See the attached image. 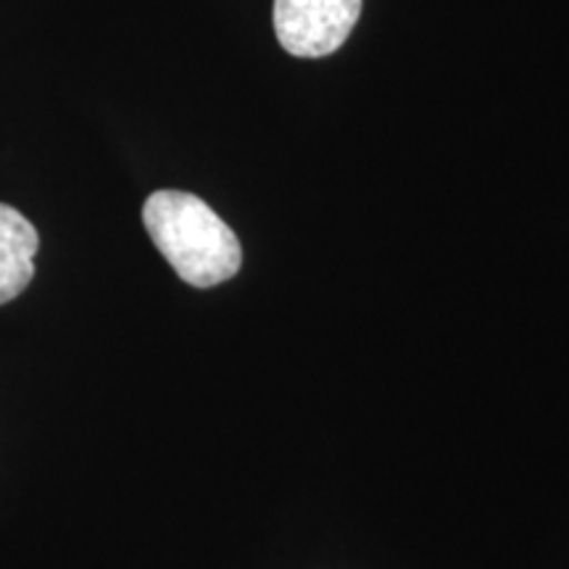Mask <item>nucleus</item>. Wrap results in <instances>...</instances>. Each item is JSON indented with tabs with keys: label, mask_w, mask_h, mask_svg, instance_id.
I'll list each match as a JSON object with an SVG mask.
<instances>
[{
	"label": "nucleus",
	"mask_w": 569,
	"mask_h": 569,
	"mask_svg": "<svg viewBox=\"0 0 569 569\" xmlns=\"http://www.w3.org/2000/svg\"><path fill=\"white\" fill-rule=\"evenodd\" d=\"M365 0H274V32L298 59L336 53L356 27Z\"/></svg>",
	"instance_id": "f03ea898"
},
{
	"label": "nucleus",
	"mask_w": 569,
	"mask_h": 569,
	"mask_svg": "<svg viewBox=\"0 0 569 569\" xmlns=\"http://www.w3.org/2000/svg\"><path fill=\"white\" fill-rule=\"evenodd\" d=\"M142 224L180 280L193 288H213L240 272L243 248L238 234L193 193H153L142 206Z\"/></svg>",
	"instance_id": "f257e3e1"
},
{
	"label": "nucleus",
	"mask_w": 569,
	"mask_h": 569,
	"mask_svg": "<svg viewBox=\"0 0 569 569\" xmlns=\"http://www.w3.org/2000/svg\"><path fill=\"white\" fill-rule=\"evenodd\" d=\"M38 248L40 238L30 219L0 203V306L24 293L32 282Z\"/></svg>",
	"instance_id": "7ed1b4c3"
}]
</instances>
